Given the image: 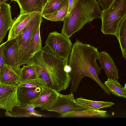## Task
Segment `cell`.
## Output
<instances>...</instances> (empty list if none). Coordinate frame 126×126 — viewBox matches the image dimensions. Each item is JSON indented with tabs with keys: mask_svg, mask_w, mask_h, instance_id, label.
Masks as SVG:
<instances>
[{
	"mask_svg": "<svg viewBox=\"0 0 126 126\" xmlns=\"http://www.w3.org/2000/svg\"><path fill=\"white\" fill-rule=\"evenodd\" d=\"M41 13H39L30 21L15 38L18 50V64L32 65L33 57L30 49L31 38L43 21Z\"/></svg>",
	"mask_w": 126,
	"mask_h": 126,
	"instance_id": "cell-4",
	"label": "cell"
},
{
	"mask_svg": "<svg viewBox=\"0 0 126 126\" xmlns=\"http://www.w3.org/2000/svg\"><path fill=\"white\" fill-rule=\"evenodd\" d=\"M20 9V13H41L47 0H16Z\"/></svg>",
	"mask_w": 126,
	"mask_h": 126,
	"instance_id": "cell-18",
	"label": "cell"
},
{
	"mask_svg": "<svg viewBox=\"0 0 126 126\" xmlns=\"http://www.w3.org/2000/svg\"><path fill=\"white\" fill-rule=\"evenodd\" d=\"M32 65L37 74L48 87L59 93L65 90L71 81V68L68 60L53 53L45 45L35 54Z\"/></svg>",
	"mask_w": 126,
	"mask_h": 126,
	"instance_id": "cell-2",
	"label": "cell"
},
{
	"mask_svg": "<svg viewBox=\"0 0 126 126\" xmlns=\"http://www.w3.org/2000/svg\"><path fill=\"white\" fill-rule=\"evenodd\" d=\"M6 0L7 1L8 0H11V1H16V0Z\"/></svg>",
	"mask_w": 126,
	"mask_h": 126,
	"instance_id": "cell-31",
	"label": "cell"
},
{
	"mask_svg": "<svg viewBox=\"0 0 126 126\" xmlns=\"http://www.w3.org/2000/svg\"><path fill=\"white\" fill-rule=\"evenodd\" d=\"M46 86L47 85L45 82L40 77L21 82L17 85V86L41 88Z\"/></svg>",
	"mask_w": 126,
	"mask_h": 126,
	"instance_id": "cell-26",
	"label": "cell"
},
{
	"mask_svg": "<svg viewBox=\"0 0 126 126\" xmlns=\"http://www.w3.org/2000/svg\"><path fill=\"white\" fill-rule=\"evenodd\" d=\"M75 99L79 104L87 109L96 110L110 107L114 104L112 102L92 100L84 98L81 97Z\"/></svg>",
	"mask_w": 126,
	"mask_h": 126,
	"instance_id": "cell-19",
	"label": "cell"
},
{
	"mask_svg": "<svg viewBox=\"0 0 126 126\" xmlns=\"http://www.w3.org/2000/svg\"><path fill=\"white\" fill-rule=\"evenodd\" d=\"M39 12L20 13L14 19L9 30L7 41H9L18 36L32 19Z\"/></svg>",
	"mask_w": 126,
	"mask_h": 126,
	"instance_id": "cell-10",
	"label": "cell"
},
{
	"mask_svg": "<svg viewBox=\"0 0 126 126\" xmlns=\"http://www.w3.org/2000/svg\"><path fill=\"white\" fill-rule=\"evenodd\" d=\"M59 92L46 86L42 88L38 97L32 101L31 104L42 110H46L52 106L56 101Z\"/></svg>",
	"mask_w": 126,
	"mask_h": 126,
	"instance_id": "cell-9",
	"label": "cell"
},
{
	"mask_svg": "<svg viewBox=\"0 0 126 126\" xmlns=\"http://www.w3.org/2000/svg\"><path fill=\"white\" fill-rule=\"evenodd\" d=\"M21 69V80L20 82L39 77L32 65L24 64Z\"/></svg>",
	"mask_w": 126,
	"mask_h": 126,
	"instance_id": "cell-25",
	"label": "cell"
},
{
	"mask_svg": "<svg viewBox=\"0 0 126 126\" xmlns=\"http://www.w3.org/2000/svg\"><path fill=\"white\" fill-rule=\"evenodd\" d=\"M102 11L96 0H78L63 20L61 33L70 38L86 24L101 18Z\"/></svg>",
	"mask_w": 126,
	"mask_h": 126,
	"instance_id": "cell-3",
	"label": "cell"
},
{
	"mask_svg": "<svg viewBox=\"0 0 126 126\" xmlns=\"http://www.w3.org/2000/svg\"><path fill=\"white\" fill-rule=\"evenodd\" d=\"M11 8L10 5L6 3L0 5V44L14 20L12 17Z\"/></svg>",
	"mask_w": 126,
	"mask_h": 126,
	"instance_id": "cell-11",
	"label": "cell"
},
{
	"mask_svg": "<svg viewBox=\"0 0 126 126\" xmlns=\"http://www.w3.org/2000/svg\"></svg>",
	"mask_w": 126,
	"mask_h": 126,
	"instance_id": "cell-32",
	"label": "cell"
},
{
	"mask_svg": "<svg viewBox=\"0 0 126 126\" xmlns=\"http://www.w3.org/2000/svg\"><path fill=\"white\" fill-rule=\"evenodd\" d=\"M77 0H68V9L67 15L69 14L73 5Z\"/></svg>",
	"mask_w": 126,
	"mask_h": 126,
	"instance_id": "cell-29",
	"label": "cell"
},
{
	"mask_svg": "<svg viewBox=\"0 0 126 126\" xmlns=\"http://www.w3.org/2000/svg\"><path fill=\"white\" fill-rule=\"evenodd\" d=\"M104 84L107 88L113 95L126 98V84L122 86L116 79H108Z\"/></svg>",
	"mask_w": 126,
	"mask_h": 126,
	"instance_id": "cell-20",
	"label": "cell"
},
{
	"mask_svg": "<svg viewBox=\"0 0 126 126\" xmlns=\"http://www.w3.org/2000/svg\"><path fill=\"white\" fill-rule=\"evenodd\" d=\"M78 103L75 99L73 93L67 94L59 93L53 105L46 110L58 113L60 114L70 111H80L88 110Z\"/></svg>",
	"mask_w": 126,
	"mask_h": 126,
	"instance_id": "cell-7",
	"label": "cell"
},
{
	"mask_svg": "<svg viewBox=\"0 0 126 126\" xmlns=\"http://www.w3.org/2000/svg\"><path fill=\"white\" fill-rule=\"evenodd\" d=\"M107 111L91 109L67 111L60 114V117L105 118L108 117Z\"/></svg>",
	"mask_w": 126,
	"mask_h": 126,
	"instance_id": "cell-17",
	"label": "cell"
},
{
	"mask_svg": "<svg viewBox=\"0 0 126 126\" xmlns=\"http://www.w3.org/2000/svg\"><path fill=\"white\" fill-rule=\"evenodd\" d=\"M7 1L6 0H0V5L5 3Z\"/></svg>",
	"mask_w": 126,
	"mask_h": 126,
	"instance_id": "cell-30",
	"label": "cell"
},
{
	"mask_svg": "<svg viewBox=\"0 0 126 126\" xmlns=\"http://www.w3.org/2000/svg\"><path fill=\"white\" fill-rule=\"evenodd\" d=\"M18 86L8 85L0 82V109L6 111L19 105L17 97Z\"/></svg>",
	"mask_w": 126,
	"mask_h": 126,
	"instance_id": "cell-8",
	"label": "cell"
},
{
	"mask_svg": "<svg viewBox=\"0 0 126 126\" xmlns=\"http://www.w3.org/2000/svg\"><path fill=\"white\" fill-rule=\"evenodd\" d=\"M46 45L54 54L68 60L72 44L69 38L56 31L50 33L45 42Z\"/></svg>",
	"mask_w": 126,
	"mask_h": 126,
	"instance_id": "cell-6",
	"label": "cell"
},
{
	"mask_svg": "<svg viewBox=\"0 0 126 126\" xmlns=\"http://www.w3.org/2000/svg\"><path fill=\"white\" fill-rule=\"evenodd\" d=\"M21 69L20 66H13L5 64L0 82L8 85L17 86L21 81Z\"/></svg>",
	"mask_w": 126,
	"mask_h": 126,
	"instance_id": "cell-13",
	"label": "cell"
},
{
	"mask_svg": "<svg viewBox=\"0 0 126 126\" xmlns=\"http://www.w3.org/2000/svg\"><path fill=\"white\" fill-rule=\"evenodd\" d=\"M99 53L97 47L83 44L76 39L68 59V64L71 68L69 73L71 83L70 92H76L82 79L88 77L94 81L106 94L110 95L98 77L101 68L97 62Z\"/></svg>",
	"mask_w": 126,
	"mask_h": 126,
	"instance_id": "cell-1",
	"label": "cell"
},
{
	"mask_svg": "<svg viewBox=\"0 0 126 126\" xmlns=\"http://www.w3.org/2000/svg\"><path fill=\"white\" fill-rule=\"evenodd\" d=\"M115 36L119 41L122 56L126 59V16L120 23Z\"/></svg>",
	"mask_w": 126,
	"mask_h": 126,
	"instance_id": "cell-21",
	"label": "cell"
},
{
	"mask_svg": "<svg viewBox=\"0 0 126 126\" xmlns=\"http://www.w3.org/2000/svg\"><path fill=\"white\" fill-rule=\"evenodd\" d=\"M42 88L18 86L17 95L19 105L31 104V102L39 96Z\"/></svg>",
	"mask_w": 126,
	"mask_h": 126,
	"instance_id": "cell-14",
	"label": "cell"
},
{
	"mask_svg": "<svg viewBox=\"0 0 126 126\" xmlns=\"http://www.w3.org/2000/svg\"><path fill=\"white\" fill-rule=\"evenodd\" d=\"M101 67L104 70L108 79H118V70L110 54L105 51L100 52L98 60Z\"/></svg>",
	"mask_w": 126,
	"mask_h": 126,
	"instance_id": "cell-12",
	"label": "cell"
},
{
	"mask_svg": "<svg viewBox=\"0 0 126 126\" xmlns=\"http://www.w3.org/2000/svg\"><path fill=\"white\" fill-rule=\"evenodd\" d=\"M18 50L15 38L9 41L6 44L3 51L6 64L13 66H19Z\"/></svg>",
	"mask_w": 126,
	"mask_h": 126,
	"instance_id": "cell-16",
	"label": "cell"
},
{
	"mask_svg": "<svg viewBox=\"0 0 126 126\" xmlns=\"http://www.w3.org/2000/svg\"><path fill=\"white\" fill-rule=\"evenodd\" d=\"M97 2L102 8L103 10L107 9L111 4L114 0H97Z\"/></svg>",
	"mask_w": 126,
	"mask_h": 126,
	"instance_id": "cell-28",
	"label": "cell"
},
{
	"mask_svg": "<svg viewBox=\"0 0 126 126\" xmlns=\"http://www.w3.org/2000/svg\"><path fill=\"white\" fill-rule=\"evenodd\" d=\"M35 108L31 104L16 106L11 110L6 111L5 114L6 116L15 117H42V115L35 111Z\"/></svg>",
	"mask_w": 126,
	"mask_h": 126,
	"instance_id": "cell-15",
	"label": "cell"
},
{
	"mask_svg": "<svg viewBox=\"0 0 126 126\" xmlns=\"http://www.w3.org/2000/svg\"><path fill=\"white\" fill-rule=\"evenodd\" d=\"M7 41L0 45V80L2 76L4 69L5 65L6 64L4 55V49Z\"/></svg>",
	"mask_w": 126,
	"mask_h": 126,
	"instance_id": "cell-27",
	"label": "cell"
},
{
	"mask_svg": "<svg viewBox=\"0 0 126 126\" xmlns=\"http://www.w3.org/2000/svg\"><path fill=\"white\" fill-rule=\"evenodd\" d=\"M67 0H47L41 13L42 16L56 12L61 8Z\"/></svg>",
	"mask_w": 126,
	"mask_h": 126,
	"instance_id": "cell-22",
	"label": "cell"
},
{
	"mask_svg": "<svg viewBox=\"0 0 126 126\" xmlns=\"http://www.w3.org/2000/svg\"><path fill=\"white\" fill-rule=\"evenodd\" d=\"M68 9V0L60 9L52 14L43 16V17L53 21H63L67 15Z\"/></svg>",
	"mask_w": 126,
	"mask_h": 126,
	"instance_id": "cell-23",
	"label": "cell"
},
{
	"mask_svg": "<svg viewBox=\"0 0 126 126\" xmlns=\"http://www.w3.org/2000/svg\"><path fill=\"white\" fill-rule=\"evenodd\" d=\"M40 26L39 27L32 36L30 43V49L33 56L41 50L42 41L40 34Z\"/></svg>",
	"mask_w": 126,
	"mask_h": 126,
	"instance_id": "cell-24",
	"label": "cell"
},
{
	"mask_svg": "<svg viewBox=\"0 0 126 126\" xmlns=\"http://www.w3.org/2000/svg\"><path fill=\"white\" fill-rule=\"evenodd\" d=\"M126 16V0H114L102 11L101 30L105 35L115 36L119 26Z\"/></svg>",
	"mask_w": 126,
	"mask_h": 126,
	"instance_id": "cell-5",
	"label": "cell"
}]
</instances>
